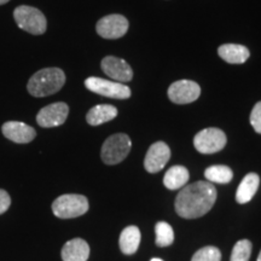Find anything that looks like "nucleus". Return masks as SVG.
<instances>
[{
    "label": "nucleus",
    "mask_w": 261,
    "mask_h": 261,
    "mask_svg": "<svg viewBox=\"0 0 261 261\" xmlns=\"http://www.w3.org/2000/svg\"><path fill=\"white\" fill-rule=\"evenodd\" d=\"M217 201V190L210 181H196L181 188L175 198V211L185 219H196L207 214Z\"/></svg>",
    "instance_id": "f257e3e1"
},
{
    "label": "nucleus",
    "mask_w": 261,
    "mask_h": 261,
    "mask_svg": "<svg viewBox=\"0 0 261 261\" xmlns=\"http://www.w3.org/2000/svg\"><path fill=\"white\" fill-rule=\"evenodd\" d=\"M65 84V74L60 68H45L35 73L27 84L33 97H47L57 93Z\"/></svg>",
    "instance_id": "f03ea898"
},
{
    "label": "nucleus",
    "mask_w": 261,
    "mask_h": 261,
    "mask_svg": "<svg viewBox=\"0 0 261 261\" xmlns=\"http://www.w3.org/2000/svg\"><path fill=\"white\" fill-rule=\"evenodd\" d=\"M14 18L22 31L33 35H41L46 32L47 21L40 10L33 6L21 5L15 9Z\"/></svg>",
    "instance_id": "7ed1b4c3"
},
{
    "label": "nucleus",
    "mask_w": 261,
    "mask_h": 261,
    "mask_svg": "<svg viewBox=\"0 0 261 261\" xmlns=\"http://www.w3.org/2000/svg\"><path fill=\"white\" fill-rule=\"evenodd\" d=\"M87 211H89V200L83 195H62L52 203V212L61 219H73L81 217Z\"/></svg>",
    "instance_id": "20e7f679"
},
{
    "label": "nucleus",
    "mask_w": 261,
    "mask_h": 261,
    "mask_svg": "<svg viewBox=\"0 0 261 261\" xmlns=\"http://www.w3.org/2000/svg\"><path fill=\"white\" fill-rule=\"evenodd\" d=\"M130 146H132V142L125 133H116V135L110 136L103 143L102 151H100L103 162L110 166L117 165L127 158L130 151Z\"/></svg>",
    "instance_id": "39448f33"
},
{
    "label": "nucleus",
    "mask_w": 261,
    "mask_h": 261,
    "mask_svg": "<svg viewBox=\"0 0 261 261\" xmlns=\"http://www.w3.org/2000/svg\"><path fill=\"white\" fill-rule=\"evenodd\" d=\"M227 138L224 130L220 128H204L200 130L194 138V146L198 152L204 155L215 154L220 151L226 145Z\"/></svg>",
    "instance_id": "423d86ee"
},
{
    "label": "nucleus",
    "mask_w": 261,
    "mask_h": 261,
    "mask_svg": "<svg viewBox=\"0 0 261 261\" xmlns=\"http://www.w3.org/2000/svg\"><path fill=\"white\" fill-rule=\"evenodd\" d=\"M85 86L91 92L99 96L114 98V99H127L130 97V89L125 84L117 81L106 80L102 77L91 76L85 80Z\"/></svg>",
    "instance_id": "0eeeda50"
},
{
    "label": "nucleus",
    "mask_w": 261,
    "mask_h": 261,
    "mask_svg": "<svg viewBox=\"0 0 261 261\" xmlns=\"http://www.w3.org/2000/svg\"><path fill=\"white\" fill-rule=\"evenodd\" d=\"M129 23L125 16L113 14L104 16L97 22L96 31L99 37L104 39H120L128 31Z\"/></svg>",
    "instance_id": "6e6552de"
},
{
    "label": "nucleus",
    "mask_w": 261,
    "mask_h": 261,
    "mask_svg": "<svg viewBox=\"0 0 261 261\" xmlns=\"http://www.w3.org/2000/svg\"><path fill=\"white\" fill-rule=\"evenodd\" d=\"M168 98L175 104H189L201 96L200 85L191 80H179L173 83L168 89Z\"/></svg>",
    "instance_id": "1a4fd4ad"
},
{
    "label": "nucleus",
    "mask_w": 261,
    "mask_h": 261,
    "mask_svg": "<svg viewBox=\"0 0 261 261\" xmlns=\"http://www.w3.org/2000/svg\"><path fill=\"white\" fill-rule=\"evenodd\" d=\"M103 73L108 75L113 81L117 83H129L133 79V70L130 65L122 58L115 56H107L100 62Z\"/></svg>",
    "instance_id": "9d476101"
},
{
    "label": "nucleus",
    "mask_w": 261,
    "mask_h": 261,
    "mask_svg": "<svg viewBox=\"0 0 261 261\" xmlns=\"http://www.w3.org/2000/svg\"><path fill=\"white\" fill-rule=\"evenodd\" d=\"M69 114V107L63 102L52 103L44 107L37 115V122L44 128L63 125Z\"/></svg>",
    "instance_id": "9b49d317"
},
{
    "label": "nucleus",
    "mask_w": 261,
    "mask_h": 261,
    "mask_svg": "<svg viewBox=\"0 0 261 261\" xmlns=\"http://www.w3.org/2000/svg\"><path fill=\"white\" fill-rule=\"evenodd\" d=\"M171 159V149L163 142H156L150 146L144 159V168L149 173H158Z\"/></svg>",
    "instance_id": "f8f14e48"
},
{
    "label": "nucleus",
    "mask_w": 261,
    "mask_h": 261,
    "mask_svg": "<svg viewBox=\"0 0 261 261\" xmlns=\"http://www.w3.org/2000/svg\"><path fill=\"white\" fill-rule=\"evenodd\" d=\"M2 130L5 138L14 143H17V144H27L37 137V130L33 128L32 126H28L19 121L5 122L2 127Z\"/></svg>",
    "instance_id": "ddd939ff"
},
{
    "label": "nucleus",
    "mask_w": 261,
    "mask_h": 261,
    "mask_svg": "<svg viewBox=\"0 0 261 261\" xmlns=\"http://www.w3.org/2000/svg\"><path fill=\"white\" fill-rule=\"evenodd\" d=\"M90 256V246L81 238L68 241L62 248L63 261H87Z\"/></svg>",
    "instance_id": "4468645a"
},
{
    "label": "nucleus",
    "mask_w": 261,
    "mask_h": 261,
    "mask_svg": "<svg viewBox=\"0 0 261 261\" xmlns=\"http://www.w3.org/2000/svg\"><path fill=\"white\" fill-rule=\"evenodd\" d=\"M221 60L230 64H243L250 57V52L246 46L238 44H224L218 48Z\"/></svg>",
    "instance_id": "2eb2a0df"
},
{
    "label": "nucleus",
    "mask_w": 261,
    "mask_h": 261,
    "mask_svg": "<svg viewBox=\"0 0 261 261\" xmlns=\"http://www.w3.org/2000/svg\"><path fill=\"white\" fill-rule=\"evenodd\" d=\"M117 116V109L110 104H98L89 110L86 115V121L91 126H99L102 123L109 122Z\"/></svg>",
    "instance_id": "dca6fc26"
},
{
    "label": "nucleus",
    "mask_w": 261,
    "mask_h": 261,
    "mask_svg": "<svg viewBox=\"0 0 261 261\" xmlns=\"http://www.w3.org/2000/svg\"><path fill=\"white\" fill-rule=\"evenodd\" d=\"M259 184L260 178L256 173H249V174H247L242 179L240 187L237 189L236 201L238 203L244 204L252 200L254 195L256 194L257 189H259Z\"/></svg>",
    "instance_id": "f3484780"
},
{
    "label": "nucleus",
    "mask_w": 261,
    "mask_h": 261,
    "mask_svg": "<svg viewBox=\"0 0 261 261\" xmlns=\"http://www.w3.org/2000/svg\"><path fill=\"white\" fill-rule=\"evenodd\" d=\"M189 171L184 166H173L166 172L163 184L169 190H178L184 188L189 180Z\"/></svg>",
    "instance_id": "a211bd4d"
},
{
    "label": "nucleus",
    "mask_w": 261,
    "mask_h": 261,
    "mask_svg": "<svg viewBox=\"0 0 261 261\" xmlns=\"http://www.w3.org/2000/svg\"><path fill=\"white\" fill-rule=\"evenodd\" d=\"M120 249L126 255L135 254L138 250L140 244V231L137 226H128L123 228L120 234Z\"/></svg>",
    "instance_id": "6ab92c4d"
},
{
    "label": "nucleus",
    "mask_w": 261,
    "mask_h": 261,
    "mask_svg": "<svg viewBox=\"0 0 261 261\" xmlns=\"http://www.w3.org/2000/svg\"><path fill=\"white\" fill-rule=\"evenodd\" d=\"M204 177L210 182H218V184H227L232 180L233 172L227 166H211L204 171Z\"/></svg>",
    "instance_id": "aec40b11"
},
{
    "label": "nucleus",
    "mask_w": 261,
    "mask_h": 261,
    "mask_svg": "<svg viewBox=\"0 0 261 261\" xmlns=\"http://www.w3.org/2000/svg\"><path fill=\"white\" fill-rule=\"evenodd\" d=\"M156 232V246L158 247H168L174 241V232L169 224L165 221H160L155 226Z\"/></svg>",
    "instance_id": "412c9836"
},
{
    "label": "nucleus",
    "mask_w": 261,
    "mask_h": 261,
    "mask_svg": "<svg viewBox=\"0 0 261 261\" xmlns=\"http://www.w3.org/2000/svg\"><path fill=\"white\" fill-rule=\"evenodd\" d=\"M252 242L248 240H241L234 244L232 253H231L230 261H249L252 254Z\"/></svg>",
    "instance_id": "4be33fe9"
},
{
    "label": "nucleus",
    "mask_w": 261,
    "mask_h": 261,
    "mask_svg": "<svg viewBox=\"0 0 261 261\" xmlns=\"http://www.w3.org/2000/svg\"><path fill=\"white\" fill-rule=\"evenodd\" d=\"M191 261H221V253L217 247H203L194 254Z\"/></svg>",
    "instance_id": "5701e85b"
},
{
    "label": "nucleus",
    "mask_w": 261,
    "mask_h": 261,
    "mask_svg": "<svg viewBox=\"0 0 261 261\" xmlns=\"http://www.w3.org/2000/svg\"><path fill=\"white\" fill-rule=\"evenodd\" d=\"M250 125L256 133L261 135V102H257L250 113Z\"/></svg>",
    "instance_id": "b1692460"
},
{
    "label": "nucleus",
    "mask_w": 261,
    "mask_h": 261,
    "mask_svg": "<svg viewBox=\"0 0 261 261\" xmlns=\"http://www.w3.org/2000/svg\"><path fill=\"white\" fill-rule=\"evenodd\" d=\"M10 204H11V197H10V195L5 190L0 189V215L4 214L9 210Z\"/></svg>",
    "instance_id": "393cba45"
},
{
    "label": "nucleus",
    "mask_w": 261,
    "mask_h": 261,
    "mask_svg": "<svg viewBox=\"0 0 261 261\" xmlns=\"http://www.w3.org/2000/svg\"><path fill=\"white\" fill-rule=\"evenodd\" d=\"M10 0H0V5H4L6 3H9Z\"/></svg>",
    "instance_id": "a878e982"
},
{
    "label": "nucleus",
    "mask_w": 261,
    "mask_h": 261,
    "mask_svg": "<svg viewBox=\"0 0 261 261\" xmlns=\"http://www.w3.org/2000/svg\"><path fill=\"white\" fill-rule=\"evenodd\" d=\"M150 261H163V260H161V259H159V257H154V259H151Z\"/></svg>",
    "instance_id": "bb28decb"
},
{
    "label": "nucleus",
    "mask_w": 261,
    "mask_h": 261,
    "mask_svg": "<svg viewBox=\"0 0 261 261\" xmlns=\"http://www.w3.org/2000/svg\"><path fill=\"white\" fill-rule=\"evenodd\" d=\"M256 261H261V252H260V254H259V256H257V260Z\"/></svg>",
    "instance_id": "cd10ccee"
}]
</instances>
